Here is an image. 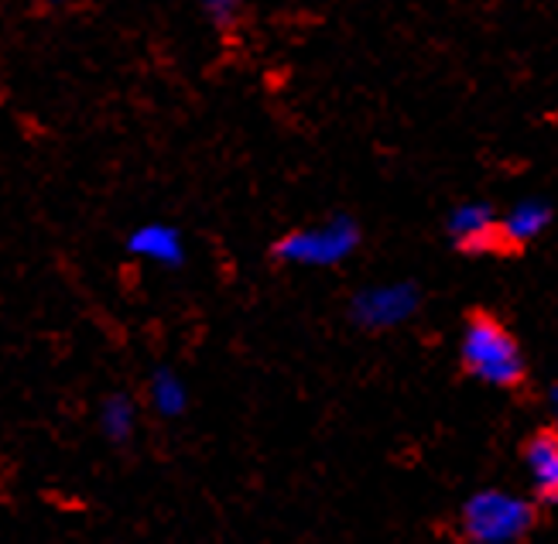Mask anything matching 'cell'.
Wrapping results in <instances>:
<instances>
[{"label":"cell","instance_id":"6da1fadb","mask_svg":"<svg viewBox=\"0 0 558 544\" xmlns=\"http://www.w3.org/2000/svg\"><path fill=\"white\" fill-rule=\"evenodd\" d=\"M459 363L494 390H514L527 380V356L518 336L497 315H473L459 333Z\"/></svg>","mask_w":558,"mask_h":544},{"label":"cell","instance_id":"7a4b0ae2","mask_svg":"<svg viewBox=\"0 0 558 544\" xmlns=\"http://www.w3.org/2000/svg\"><path fill=\"white\" fill-rule=\"evenodd\" d=\"M538 524V504L507 486H483L459 507V531L470 544H521Z\"/></svg>","mask_w":558,"mask_h":544},{"label":"cell","instance_id":"3957f363","mask_svg":"<svg viewBox=\"0 0 558 544\" xmlns=\"http://www.w3.org/2000/svg\"><path fill=\"white\" fill-rule=\"evenodd\" d=\"M360 246V222L353 216H329L312 227H299L278 240L275 254L295 267H336Z\"/></svg>","mask_w":558,"mask_h":544},{"label":"cell","instance_id":"277c9868","mask_svg":"<svg viewBox=\"0 0 558 544\" xmlns=\"http://www.w3.org/2000/svg\"><path fill=\"white\" fill-rule=\"evenodd\" d=\"M422 294L411 281H384L353 294L350 315L360 329H398L408 318H415Z\"/></svg>","mask_w":558,"mask_h":544},{"label":"cell","instance_id":"5b68a950","mask_svg":"<svg viewBox=\"0 0 558 544\" xmlns=\"http://www.w3.org/2000/svg\"><path fill=\"white\" fill-rule=\"evenodd\" d=\"M446 233L452 240L456 251L463 254H487L500 246V213L490 203H459L449 219H446Z\"/></svg>","mask_w":558,"mask_h":544},{"label":"cell","instance_id":"8992f818","mask_svg":"<svg viewBox=\"0 0 558 544\" xmlns=\"http://www.w3.org/2000/svg\"><path fill=\"white\" fill-rule=\"evenodd\" d=\"M524 480L535 504H558V432L545 428L527 438L524 452Z\"/></svg>","mask_w":558,"mask_h":544},{"label":"cell","instance_id":"52a82bcc","mask_svg":"<svg viewBox=\"0 0 558 544\" xmlns=\"http://www.w3.org/2000/svg\"><path fill=\"white\" fill-rule=\"evenodd\" d=\"M128 251L148 264L158 267H182L185 264V237L172 222H141L137 230H131L128 237Z\"/></svg>","mask_w":558,"mask_h":544},{"label":"cell","instance_id":"ba28073f","mask_svg":"<svg viewBox=\"0 0 558 544\" xmlns=\"http://www.w3.org/2000/svg\"><path fill=\"white\" fill-rule=\"evenodd\" d=\"M551 206L538 195L518 200L507 213H500V246H527L551 227Z\"/></svg>","mask_w":558,"mask_h":544},{"label":"cell","instance_id":"9c48e42d","mask_svg":"<svg viewBox=\"0 0 558 544\" xmlns=\"http://www.w3.org/2000/svg\"><path fill=\"white\" fill-rule=\"evenodd\" d=\"M151 404L165 418H179L189 408V390H185L182 377L172 374V370H155V377H151Z\"/></svg>","mask_w":558,"mask_h":544},{"label":"cell","instance_id":"30bf717a","mask_svg":"<svg viewBox=\"0 0 558 544\" xmlns=\"http://www.w3.org/2000/svg\"><path fill=\"white\" fill-rule=\"evenodd\" d=\"M134 425H137V408H134V401L128 398V394H113V398L104 401L100 428L107 432V438L124 442V438H131Z\"/></svg>","mask_w":558,"mask_h":544},{"label":"cell","instance_id":"8fae6325","mask_svg":"<svg viewBox=\"0 0 558 544\" xmlns=\"http://www.w3.org/2000/svg\"><path fill=\"white\" fill-rule=\"evenodd\" d=\"M196 4L203 8V14L213 24H220V28H223V24H230L240 11L247 8V0H196Z\"/></svg>","mask_w":558,"mask_h":544},{"label":"cell","instance_id":"7c38bea8","mask_svg":"<svg viewBox=\"0 0 558 544\" xmlns=\"http://www.w3.org/2000/svg\"><path fill=\"white\" fill-rule=\"evenodd\" d=\"M548 404H551V418H555V425H551V428L558 432V384H555L551 394H548Z\"/></svg>","mask_w":558,"mask_h":544},{"label":"cell","instance_id":"4fadbf2b","mask_svg":"<svg viewBox=\"0 0 558 544\" xmlns=\"http://www.w3.org/2000/svg\"><path fill=\"white\" fill-rule=\"evenodd\" d=\"M48 4H72V0H48Z\"/></svg>","mask_w":558,"mask_h":544}]
</instances>
